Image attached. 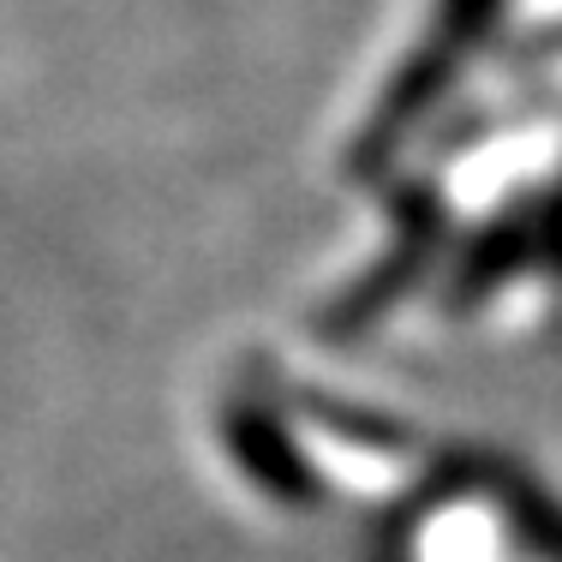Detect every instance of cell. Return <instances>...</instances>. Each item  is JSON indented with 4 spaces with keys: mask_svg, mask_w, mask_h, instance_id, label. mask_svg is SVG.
Segmentation results:
<instances>
[{
    "mask_svg": "<svg viewBox=\"0 0 562 562\" xmlns=\"http://www.w3.org/2000/svg\"><path fill=\"white\" fill-rule=\"evenodd\" d=\"M437 239H443V204H437V192H407L401 198V234H395V251L378 263L359 288L341 293V305L324 317V336H359L366 324H378V312H390L401 293L413 288V281L425 276V263H431Z\"/></svg>",
    "mask_w": 562,
    "mask_h": 562,
    "instance_id": "1",
    "label": "cell"
},
{
    "mask_svg": "<svg viewBox=\"0 0 562 562\" xmlns=\"http://www.w3.org/2000/svg\"><path fill=\"white\" fill-rule=\"evenodd\" d=\"M227 443L239 449V461H246L270 491H281V497H312V473L300 467V449H293L288 437H281V425L263 419L258 407H234Z\"/></svg>",
    "mask_w": 562,
    "mask_h": 562,
    "instance_id": "2",
    "label": "cell"
},
{
    "mask_svg": "<svg viewBox=\"0 0 562 562\" xmlns=\"http://www.w3.org/2000/svg\"><path fill=\"white\" fill-rule=\"evenodd\" d=\"M527 246H532V222H520V216H503L497 227H485V234L473 239V251L461 258V270H454L449 300H454V305L485 300V293L497 288V281H508V276L520 270Z\"/></svg>",
    "mask_w": 562,
    "mask_h": 562,
    "instance_id": "3",
    "label": "cell"
},
{
    "mask_svg": "<svg viewBox=\"0 0 562 562\" xmlns=\"http://www.w3.org/2000/svg\"><path fill=\"white\" fill-rule=\"evenodd\" d=\"M508 503H515V508H508V520H515V527L527 532V539L539 544V551L551 557V562H562V515H557V508H551V503H539L527 485L508 491Z\"/></svg>",
    "mask_w": 562,
    "mask_h": 562,
    "instance_id": "4",
    "label": "cell"
},
{
    "mask_svg": "<svg viewBox=\"0 0 562 562\" xmlns=\"http://www.w3.org/2000/svg\"><path fill=\"white\" fill-rule=\"evenodd\" d=\"M532 246H539V258L562 276V204L544 210V222H532Z\"/></svg>",
    "mask_w": 562,
    "mask_h": 562,
    "instance_id": "5",
    "label": "cell"
}]
</instances>
